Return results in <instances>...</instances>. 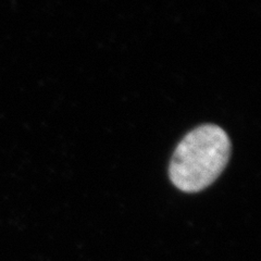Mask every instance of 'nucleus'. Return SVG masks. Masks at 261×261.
I'll use <instances>...</instances> for the list:
<instances>
[{
	"label": "nucleus",
	"mask_w": 261,
	"mask_h": 261,
	"mask_svg": "<svg viewBox=\"0 0 261 261\" xmlns=\"http://www.w3.org/2000/svg\"><path fill=\"white\" fill-rule=\"evenodd\" d=\"M231 142L224 130L205 124L191 130L179 142L170 162L169 175L175 187L196 193L214 183L226 167Z\"/></svg>",
	"instance_id": "nucleus-1"
}]
</instances>
